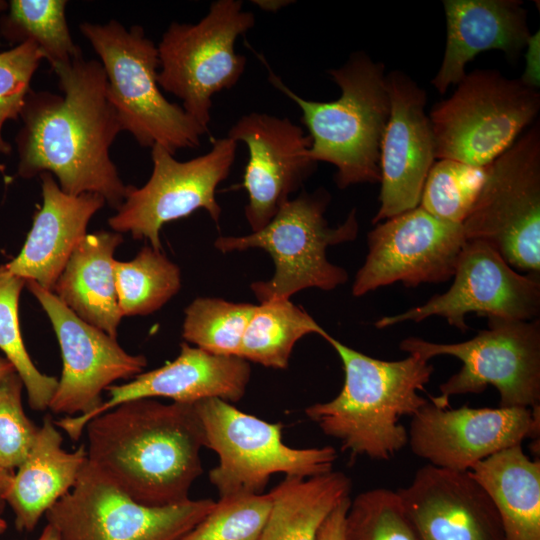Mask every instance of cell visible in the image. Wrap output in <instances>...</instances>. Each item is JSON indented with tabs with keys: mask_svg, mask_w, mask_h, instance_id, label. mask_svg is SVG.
Here are the masks:
<instances>
[{
	"mask_svg": "<svg viewBox=\"0 0 540 540\" xmlns=\"http://www.w3.org/2000/svg\"><path fill=\"white\" fill-rule=\"evenodd\" d=\"M52 70L61 94L31 89L21 110L17 174L29 179L50 173L66 194H98L117 210L128 185L110 158L122 129L103 66L81 54Z\"/></svg>",
	"mask_w": 540,
	"mask_h": 540,
	"instance_id": "cell-1",
	"label": "cell"
},
{
	"mask_svg": "<svg viewBox=\"0 0 540 540\" xmlns=\"http://www.w3.org/2000/svg\"><path fill=\"white\" fill-rule=\"evenodd\" d=\"M88 462L133 500L153 507L189 500L207 447L195 404L139 399L85 426Z\"/></svg>",
	"mask_w": 540,
	"mask_h": 540,
	"instance_id": "cell-2",
	"label": "cell"
},
{
	"mask_svg": "<svg viewBox=\"0 0 540 540\" xmlns=\"http://www.w3.org/2000/svg\"><path fill=\"white\" fill-rule=\"evenodd\" d=\"M324 339L342 362L344 383L332 400L306 407V416L337 439L351 458L391 459L408 444V430L400 419L412 417L429 401L419 391L430 381L432 364L416 354L381 360L329 334Z\"/></svg>",
	"mask_w": 540,
	"mask_h": 540,
	"instance_id": "cell-3",
	"label": "cell"
},
{
	"mask_svg": "<svg viewBox=\"0 0 540 540\" xmlns=\"http://www.w3.org/2000/svg\"><path fill=\"white\" fill-rule=\"evenodd\" d=\"M258 57L271 85L299 107L311 139L309 155L335 166L337 186L380 183V146L390 113L384 64L363 51L352 53L342 66L327 70L340 88L339 98L320 102L296 94Z\"/></svg>",
	"mask_w": 540,
	"mask_h": 540,
	"instance_id": "cell-4",
	"label": "cell"
},
{
	"mask_svg": "<svg viewBox=\"0 0 540 540\" xmlns=\"http://www.w3.org/2000/svg\"><path fill=\"white\" fill-rule=\"evenodd\" d=\"M80 31L100 58L107 78V96L122 131L143 147L160 145L173 155L200 146L210 134L182 106L168 101L157 81V45L141 26L125 28L116 20L83 22Z\"/></svg>",
	"mask_w": 540,
	"mask_h": 540,
	"instance_id": "cell-5",
	"label": "cell"
},
{
	"mask_svg": "<svg viewBox=\"0 0 540 540\" xmlns=\"http://www.w3.org/2000/svg\"><path fill=\"white\" fill-rule=\"evenodd\" d=\"M329 201L330 194L323 188L303 191L262 229L244 236H220L214 247L222 253L259 248L270 255L273 276L250 285L260 303L290 299L307 288L333 290L347 282L348 274L327 259V248L354 240L359 224L353 209L343 223L329 226L324 217Z\"/></svg>",
	"mask_w": 540,
	"mask_h": 540,
	"instance_id": "cell-6",
	"label": "cell"
},
{
	"mask_svg": "<svg viewBox=\"0 0 540 540\" xmlns=\"http://www.w3.org/2000/svg\"><path fill=\"white\" fill-rule=\"evenodd\" d=\"M539 111V90L520 78L490 68L466 73L428 114L436 160L488 166L536 121Z\"/></svg>",
	"mask_w": 540,
	"mask_h": 540,
	"instance_id": "cell-7",
	"label": "cell"
},
{
	"mask_svg": "<svg viewBox=\"0 0 540 540\" xmlns=\"http://www.w3.org/2000/svg\"><path fill=\"white\" fill-rule=\"evenodd\" d=\"M195 406L207 448L219 458L209 472L219 498L261 494L277 473L308 478L333 470L337 452L332 446L290 447L282 440L281 423L262 420L219 398Z\"/></svg>",
	"mask_w": 540,
	"mask_h": 540,
	"instance_id": "cell-8",
	"label": "cell"
},
{
	"mask_svg": "<svg viewBox=\"0 0 540 540\" xmlns=\"http://www.w3.org/2000/svg\"><path fill=\"white\" fill-rule=\"evenodd\" d=\"M255 21L242 1L217 0L196 24L172 22L157 45L159 87L207 131L213 96L235 86L245 71L235 42Z\"/></svg>",
	"mask_w": 540,
	"mask_h": 540,
	"instance_id": "cell-9",
	"label": "cell"
},
{
	"mask_svg": "<svg viewBox=\"0 0 540 540\" xmlns=\"http://www.w3.org/2000/svg\"><path fill=\"white\" fill-rule=\"evenodd\" d=\"M402 351L423 359L448 355L462 362L461 369L443 382L440 395L431 397L439 408L449 407L454 395L481 393L487 386L500 395L499 407L534 408L540 405V321L488 318V328L470 340L435 343L408 337Z\"/></svg>",
	"mask_w": 540,
	"mask_h": 540,
	"instance_id": "cell-10",
	"label": "cell"
},
{
	"mask_svg": "<svg viewBox=\"0 0 540 540\" xmlns=\"http://www.w3.org/2000/svg\"><path fill=\"white\" fill-rule=\"evenodd\" d=\"M462 226L467 240L483 241L498 251L512 268L539 275V121L490 164Z\"/></svg>",
	"mask_w": 540,
	"mask_h": 540,
	"instance_id": "cell-11",
	"label": "cell"
},
{
	"mask_svg": "<svg viewBox=\"0 0 540 540\" xmlns=\"http://www.w3.org/2000/svg\"><path fill=\"white\" fill-rule=\"evenodd\" d=\"M212 499L141 504L87 460L75 485L46 513L60 540H179L212 509Z\"/></svg>",
	"mask_w": 540,
	"mask_h": 540,
	"instance_id": "cell-12",
	"label": "cell"
},
{
	"mask_svg": "<svg viewBox=\"0 0 540 540\" xmlns=\"http://www.w3.org/2000/svg\"><path fill=\"white\" fill-rule=\"evenodd\" d=\"M236 150L237 143L224 137L215 140L207 153L178 161L164 147L154 145L150 178L141 187L128 185L125 199L108 225L117 233L146 239L152 248L161 250L160 230L168 222L204 209L218 223L222 209L216 189L229 176Z\"/></svg>",
	"mask_w": 540,
	"mask_h": 540,
	"instance_id": "cell-13",
	"label": "cell"
},
{
	"mask_svg": "<svg viewBox=\"0 0 540 540\" xmlns=\"http://www.w3.org/2000/svg\"><path fill=\"white\" fill-rule=\"evenodd\" d=\"M453 277L445 293L403 313L380 318L375 323L376 328L439 316L464 332L468 329L466 315L472 312L487 318L521 321H530L539 315V275H521L483 241H466Z\"/></svg>",
	"mask_w": 540,
	"mask_h": 540,
	"instance_id": "cell-14",
	"label": "cell"
},
{
	"mask_svg": "<svg viewBox=\"0 0 540 540\" xmlns=\"http://www.w3.org/2000/svg\"><path fill=\"white\" fill-rule=\"evenodd\" d=\"M467 239L462 224L440 220L420 206L375 224L352 294L363 296L396 282L418 286L453 277Z\"/></svg>",
	"mask_w": 540,
	"mask_h": 540,
	"instance_id": "cell-15",
	"label": "cell"
},
{
	"mask_svg": "<svg viewBox=\"0 0 540 540\" xmlns=\"http://www.w3.org/2000/svg\"><path fill=\"white\" fill-rule=\"evenodd\" d=\"M26 285L46 312L57 336L63 369L49 404L55 414L88 415L102 403V392L114 381L129 379L147 366L143 355L126 352L99 328L79 318L54 293L36 282Z\"/></svg>",
	"mask_w": 540,
	"mask_h": 540,
	"instance_id": "cell-16",
	"label": "cell"
},
{
	"mask_svg": "<svg viewBox=\"0 0 540 540\" xmlns=\"http://www.w3.org/2000/svg\"><path fill=\"white\" fill-rule=\"evenodd\" d=\"M540 405L534 408H439L429 400L412 416L408 444L428 464L469 471L477 462L525 439L539 441Z\"/></svg>",
	"mask_w": 540,
	"mask_h": 540,
	"instance_id": "cell-17",
	"label": "cell"
},
{
	"mask_svg": "<svg viewBox=\"0 0 540 540\" xmlns=\"http://www.w3.org/2000/svg\"><path fill=\"white\" fill-rule=\"evenodd\" d=\"M248 149L241 186L248 201L245 218L252 232L265 227L316 169L311 139L287 117L259 112L241 116L227 136Z\"/></svg>",
	"mask_w": 540,
	"mask_h": 540,
	"instance_id": "cell-18",
	"label": "cell"
},
{
	"mask_svg": "<svg viewBox=\"0 0 540 540\" xmlns=\"http://www.w3.org/2000/svg\"><path fill=\"white\" fill-rule=\"evenodd\" d=\"M386 79L390 113L380 146V206L373 224L419 206L436 160L426 91L400 70L389 72Z\"/></svg>",
	"mask_w": 540,
	"mask_h": 540,
	"instance_id": "cell-19",
	"label": "cell"
},
{
	"mask_svg": "<svg viewBox=\"0 0 540 540\" xmlns=\"http://www.w3.org/2000/svg\"><path fill=\"white\" fill-rule=\"evenodd\" d=\"M249 362L236 356L206 352L187 342L180 345L179 355L165 365L140 373L125 384L111 385L109 398L88 415L63 416L54 421L71 440L78 441L86 424L94 417L129 401L167 398L178 403L195 404L208 398L238 402L250 381Z\"/></svg>",
	"mask_w": 540,
	"mask_h": 540,
	"instance_id": "cell-20",
	"label": "cell"
},
{
	"mask_svg": "<svg viewBox=\"0 0 540 540\" xmlns=\"http://www.w3.org/2000/svg\"><path fill=\"white\" fill-rule=\"evenodd\" d=\"M396 492L418 540H506L493 502L469 471L426 464Z\"/></svg>",
	"mask_w": 540,
	"mask_h": 540,
	"instance_id": "cell-21",
	"label": "cell"
},
{
	"mask_svg": "<svg viewBox=\"0 0 540 540\" xmlns=\"http://www.w3.org/2000/svg\"><path fill=\"white\" fill-rule=\"evenodd\" d=\"M446 44L442 63L431 80L440 94L466 75L478 54L502 51L515 60L531 38L528 14L520 0H444Z\"/></svg>",
	"mask_w": 540,
	"mask_h": 540,
	"instance_id": "cell-22",
	"label": "cell"
},
{
	"mask_svg": "<svg viewBox=\"0 0 540 540\" xmlns=\"http://www.w3.org/2000/svg\"><path fill=\"white\" fill-rule=\"evenodd\" d=\"M39 176L42 206L34 216L22 250L4 265L10 273L52 292L71 253L86 236L90 219L106 202L94 193L68 195L52 174Z\"/></svg>",
	"mask_w": 540,
	"mask_h": 540,
	"instance_id": "cell-23",
	"label": "cell"
},
{
	"mask_svg": "<svg viewBox=\"0 0 540 540\" xmlns=\"http://www.w3.org/2000/svg\"><path fill=\"white\" fill-rule=\"evenodd\" d=\"M54 421L45 417L34 444L12 475L4 502L12 509L18 531L34 530L41 517L75 485L88 457L85 445L72 452Z\"/></svg>",
	"mask_w": 540,
	"mask_h": 540,
	"instance_id": "cell-24",
	"label": "cell"
},
{
	"mask_svg": "<svg viewBox=\"0 0 540 540\" xmlns=\"http://www.w3.org/2000/svg\"><path fill=\"white\" fill-rule=\"evenodd\" d=\"M122 242L123 237L117 232L86 234L71 253L52 290L79 318L114 338L123 316L113 255Z\"/></svg>",
	"mask_w": 540,
	"mask_h": 540,
	"instance_id": "cell-25",
	"label": "cell"
},
{
	"mask_svg": "<svg viewBox=\"0 0 540 540\" xmlns=\"http://www.w3.org/2000/svg\"><path fill=\"white\" fill-rule=\"evenodd\" d=\"M493 502L506 540H540V461L522 444L498 451L469 470Z\"/></svg>",
	"mask_w": 540,
	"mask_h": 540,
	"instance_id": "cell-26",
	"label": "cell"
},
{
	"mask_svg": "<svg viewBox=\"0 0 540 540\" xmlns=\"http://www.w3.org/2000/svg\"><path fill=\"white\" fill-rule=\"evenodd\" d=\"M351 479L340 471L285 477L271 491V509L261 540H316L323 523L345 498Z\"/></svg>",
	"mask_w": 540,
	"mask_h": 540,
	"instance_id": "cell-27",
	"label": "cell"
},
{
	"mask_svg": "<svg viewBox=\"0 0 540 540\" xmlns=\"http://www.w3.org/2000/svg\"><path fill=\"white\" fill-rule=\"evenodd\" d=\"M309 334L328 335L289 299L262 302L247 325L239 357L267 368L286 369L295 344Z\"/></svg>",
	"mask_w": 540,
	"mask_h": 540,
	"instance_id": "cell-28",
	"label": "cell"
},
{
	"mask_svg": "<svg viewBox=\"0 0 540 540\" xmlns=\"http://www.w3.org/2000/svg\"><path fill=\"white\" fill-rule=\"evenodd\" d=\"M65 0H12L1 17L0 36L12 44L33 41L51 69L82 54L66 20Z\"/></svg>",
	"mask_w": 540,
	"mask_h": 540,
	"instance_id": "cell-29",
	"label": "cell"
},
{
	"mask_svg": "<svg viewBox=\"0 0 540 540\" xmlns=\"http://www.w3.org/2000/svg\"><path fill=\"white\" fill-rule=\"evenodd\" d=\"M114 271L122 316L151 314L181 288L180 268L151 246H144L130 261L115 260Z\"/></svg>",
	"mask_w": 540,
	"mask_h": 540,
	"instance_id": "cell-30",
	"label": "cell"
},
{
	"mask_svg": "<svg viewBox=\"0 0 540 540\" xmlns=\"http://www.w3.org/2000/svg\"><path fill=\"white\" fill-rule=\"evenodd\" d=\"M251 303L198 297L185 309L182 337L206 352L239 357L242 339L255 311Z\"/></svg>",
	"mask_w": 540,
	"mask_h": 540,
	"instance_id": "cell-31",
	"label": "cell"
},
{
	"mask_svg": "<svg viewBox=\"0 0 540 540\" xmlns=\"http://www.w3.org/2000/svg\"><path fill=\"white\" fill-rule=\"evenodd\" d=\"M25 284V279L10 273L5 265L0 266V349L22 380L30 407L43 411L49 408L58 380L40 372L24 346L18 304Z\"/></svg>",
	"mask_w": 540,
	"mask_h": 540,
	"instance_id": "cell-32",
	"label": "cell"
},
{
	"mask_svg": "<svg viewBox=\"0 0 540 540\" xmlns=\"http://www.w3.org/2000/svg\"><path fill=\"white\" fill-rule=\"evenodd\" d=\"M489 166L435 160L426 177L419 206L440 220L462 224L480 193Z\"/></svg>",
	"mask_w": 540,
	"mask_h": 540,
	"instance_id": "cell-33",
	"label": "cell"
},
{
	"mask_svg": "<svg viewBox=\"0 0 540 540\" xmlns=\"http://www.w3.org/2000/svg\"><path fill=\"white\" fill-rule=\"evenodd\" d=\"M344 540H418L396 491L374 488L351 499Z\"/></svg>",
	"mask_w": 540,
	"mask_h": 540,
	"instance_id": "cell-34",
	"label": "cell"
},
{
	"mask_svg": "<svg viewBox=\"0 0 540 540\" xmlns=\"http://www.w3.org/2000/svg\"><path fill=\"white\" fill-rule=\"evenodd\" d=\"M271 504L270 492L219 498L179 540H261Z\"/></svg>",
	"mask_w": 540,
	"mask_h": 540,
	"instance_id": "cell-35",
	"label": "cell"
},
{
	"mask_svg": "<svg viewBox=\"0 0 540 540\" xmlns=\"http://www.w3.org/2000/svg\"><path fill=\"white\" fill-rule=\"evenodd\" d=\"M23 386L16 371L0 381V467L12 473L28 456L39 429L24 412Z\"/></svg>",
	"mask_w": 540,
	"mask_h": 540,
	"instance_id": "cell-36",
	"label": "cell"
},
{
	"mask_svg": "<svg viewBox=\"0 0 540 540\" xmlns=\"http://www.w3.org/2000/svg\"><path fill=\"white\" fill-rule=\"evenodd\" d=\"M42 60L43 52L30 40L0 52V154L11 152L10 144L2 136L3 126L20 117L32 77Z\"/></svg>",
	"mask_w": 540,
	"mask_h": 540,
	"instance_id": "cell-37",
	"label": "cell"
},
{
	"mask_svg": "<svg viewBox=\"0 0 540 540\" xmlns=\"http://www.w3.org/2000/svg\"><path fill=\"white\" fill-rule=\"evenodd\" d=\"M351 498L343 499L323 523L316 540H344L345 517Z\"/></svg>",
	"mask_w": 540,
	"mask_h": 540,
	"instance_id": "cell-38",
	"label": "cell"
},
{
	"mask_svg": "<svg viewBox=\"0 0 540 540\" xmlns=\"http://www.w3.org/2000/svg\"><path fill=\"white\" fill-rule=\"evenodd\" d=\"M526 53V69L520 78L527 85L538 89L539 87V33L532 35Z\"/></svg>",
	"mask_w": 540,
	"mask_h": 540,
	"instance_id": "cell-39",
	"label": "cell"
},
{
	"mask_svg": "<svg viewBox=\"0 0 540 540\" xmlns=\"http://www.w3.org/2000/svg\"><path fill=\"white\" fill-rule=\"evenodd\" d=\"M253 3L260 9L268 12H276L293 1L288 0H255Z\"/></svg>",
	"mask_w": 540,
	"mask_h": 540,
	"instance_id": "cell-40",
	"label": "cell"
},
{
	"mask_svg": "<svg viewBox=\"0 0 540 540\" xmlns=\"http://www.w3.org/2000/svg\"><path fill=\"white\" fill-rule=\"evenodd\" d=\"M13 473L0 467V513L4 507V495L9 487Z\"/></svg>",
	"mask_w": 540,
	"mask_h": 540,
	"instance_id": "cell-41",
	"label": "cell"
},
{
	"mask_svg": "<svg viewBox=\"0 0 540 540\" xmlns=\"http://www.w3.org/2000/svg\"><path fill=\"white\" fill-rule=\"evenodd\" d=\"M36 540H60V538L56 529L47 523Z\"/></svg>",
	"mask_w": 540,
	"mask_h": 540,
	"instance_id": "cell-42",
	"label": "cell"
},
{
	"mask_svg": "<svg viewBox=\"0 0 540 540\" xmlns=\"http://www.w3.org/2000/svg\"><path fill=\"white\" fill-rule=\"evenodd\" d=\"M15 371L11 363L6 358L0 357V381L9 373Z\"/></svg>",
	"mask_w": 540,
	"mask_h": 540,
	"instance_id": "cell-43",
	"label": "cell"
},
{
	"mask_svg": "<svg viewBox=\"0 0 540 540\" xmlns=\"http://www.w3.org/2000/svg\"><path fill=\"white\" fill-rule=\"evenodd\" d=\"M7 8H8V3L6 1L0 0V16L4 12H6Z\"/></svg>",
	"mask_w": 540,
	"mask_h": 540,
	"instance_id": "cell-44",
	"label": "cell"
},
{
	"mask_svg": "<svg viewBox=\"0 0 540 540\" xmlns=\"http://www.w3.org/2000/svg\"><path fill=\"white\" fill-rule=\"evenodd\" d=\"M7 529L6 521L0 516V534H2Z\"/></svg>",
	"mask_w": 540,
	"mask_h": 540,
	"instance_id": "cell-45",
	"label": "cell"
}]
</instances>
